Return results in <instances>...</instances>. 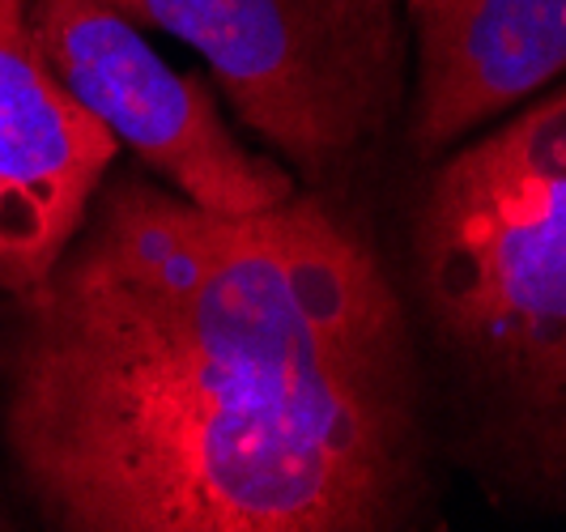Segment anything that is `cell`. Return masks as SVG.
I'll return each mask as SVG.
<instances>
[{
    "mask_svg": "<svg viewBox=\"0 0 566 532\" xmlns=\"http://www.w3.org/2000/svg\"><path fill=\"white\" fill-rule=\"evenodd\" d=\"M30 27L56 77L158 184L213 213H264L298 179L248 149L200 73H179L112 0H30Z\"/></svg>",
    "mask_w": 566,
    "mask_h": 532,
    "instance_id": "obj_4",
    "label": "cell"
},
{
    "mask_svg": "<svg viewBox=\"0 0 566 532\" xmlns=\"http://www.w3.org/2000/svg\"><path fill=\"white\" fill-rule=\"evenodd\" d=\"M405 163H430L566 82V0H400Z\"/></svg>",
    "mask_w": 566,
    "mask_h": 532,
    "instance_id": "obj_6",
    "label": "cell"
},
{
    "mask_svg": "<svg viewBox=\"0 0 566 532\" xmlns=\"http://www.w3.org/2000/svg\"><path fill=\"white\" fill-rule=\"evenodd\" d=\"M370 213L443 465L490 507L566 520V82L397 167Z\"/></svg>",
    "mask_w": 566,
    "mask_h": 532,
    "instance_id": "obj_2",
    "label": "cell"
},
{
    "mask_svg": "<svg viewBox=\"0 0 566 532\" xmlns=\"http://www.w3.org/2000/svg\"><path fill=\"white\" fill-rule=\"evenodd\" d=\"M115 158L119 140L43 56L30 0H0V299L52 273Z\"/></svg>",
    "mask_w": 566,
    "mask_h": 532,
    "instance_id": "obj_5",
    "label": "cell"
},
{
    "mask_svg": "<svg viewBox=\"0 0 566 532\" xmlns=\"http://www.w3.org/2000/svg\"><path fill=\"white\" fill-rule=\"evenodd\" d=\"M205 64L234 119L307 192L370 209L409 103L400 0H112Z\"/></svg>",
    "mask_w": 566,
    "mask_h": 532,
    "instance_id": "obj_3",
    "label": "cell"
},
{
    "mask_svg": "<svg viewBox=\"0 0 566 532\" xmlns=\"http://www.w3.org/2000/svg\"><path fill=\"white\" fill-rule=\"evenodd\" d=\"M0 529H4V511H0Z\"/></svg>",
    "mask_w": 566,
    "mask_h": 532,
    "instance_id": "obj_7",
    "label": "cell"
},
{
    "mask_svg": "<svg viewBox=\"0 0 566 532\" xmlns=\"http://www.w3.org/2000/svg\"><path fill=\"white\" fill-rule=\"evenodd\" d=\"M0 439L60 532L443 524L413 320L375 213L298 188L200 209L107 170L52 273L0 303Z\"/></svg>",
    "mask_w": 566,
    "mask_h": 532,
    "instance_id": "obj_1",
    "label": "cell"
}]
</instances>
